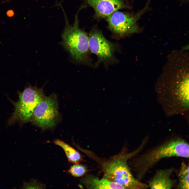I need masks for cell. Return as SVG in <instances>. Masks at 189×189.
<instances>
[{
    "label": "cell",
    "instance_id": "cell-1",
    "mask_svg": "<svg viewBox=\"0 0 189 189\" xmlns=\"http://www.w3.org/2000/svg\"><path fill=\"white\" fill-rule=\"evenodd\" d=\"M189 144L181 137H176L165 141L133 159L130 165L136 178L140 181L161 160L166 158H189Z\"/></svg>",
    "mask_w": 189,
    "mask_h": 189
},
{
    "label": "cell",
    "instance_id": "cell-2",
    "mask_svg": "<svg viewBox=\"0 0 189 189\" xmlns=\"http://www.w3.org/2000/svg\"><path fill=\"white\" fill-rule=\"evenodd\" d=\"M155 88L158 102L166 116H171L188 111V79L157 84Z\"/></svg>",
    "mask_w": 189,
    "mask_h": 189
},
{
    "label": "cell",
    "instance_id": "cell-3",
    "mask_svg": "<svg viewBox=\"0 0 189 189\" xmlns=\"http://www.w3.org/2000/svg\"><path fill=\"white\" fill-rule=\"evenodd\" d=\"M64 16L65 25L61 36V44L71 55L72 57L80 63L88 65L90 51L88 36L86 33L79 27L78 15L82 6L75 16L73 25L69 23L66 15L61 6Z\"/></svg>",
    "mask_w": 189,
    "mask_h": 189
},
{
    "label": "cell",
    "instance_id": "cell-4",
    "mask_svg": "<svg viewBox=\"0 0 189 189\" xmlns=\"http://www.w3.org/2000/svg\"><path fill=\"white\" fill-rule=\"evenodd\" d=\"M120 154L105 162L103 166V177L122 186L124 189H145L147 184L133 176L127 160L132 155Z\"/></svg>",
    "mask_w": 189,
    "mask_h": 189
},
{
    "label": "cell",
    "instance_id": "cell-5",
    "mask_svg": "<svg viewBox=\"0 0 189 189\" xmlns=\"http://www.w3.org/2000/svg\"><path fill=\"white\" fill-rule=\"evenodd\" d=\"M18 94V101L13 102L15 111L11 120L27 122L31 119L35 108L45 96L42 88L30 86L19 92Z\"/></svg>",
    "mask_w": 189,
    "mask_h": 189
},
{
    "label": "cell",
    "instance_id": "cell-6",
    "mask_svg": "<svg viewBox=\"0 0 189 189\" xmlns=\"http://www.w3.org/2000/svg\"><path fill=\"white\" fill-rule=\"evenodd\" d=\"M59 118L57 97L53 94L43 98L34 110L31 119L44 130L54 127Z\"/></svg>",
    "mask_w": 189,
    "mask_h": 189
},
{
    "label": "cell",
    "instance_id": "cell-7",
    "mask_svg": "<svg viewBox=\"0 0 189 189\" xmlns=\"http://www.w3.org/2000/svg\"><path fill=\"white\" fill-rule=\"evenodd\" d=\"M88 36L90 51L97 56L98 62L112 63L116 61L117 44L107 40L96 28L91 30Z\"/></svg>",
    "mask_w": 189,
    "mask_h": 189
},
{
    "label": "cell",
    "instance_id": "cell-8",
    "mask_svg": "<svg viewBox=\"0 0 189 189\" xmlns=\"http://www.w3.org/2000/svg\"><path fill=\"white\" fill-rule=\"evenodd\" d=\"M146 7L136 14L116 11L106 18L110 30L118 36H122L136 32L137 22L145 10Z\"/></svg>",
    "mask_w": 189,
    "mask_h": 189
},
{
    "label": "cell",
    "instance_id": "cell-9",
    "mask_svg": "<svg viewBox=\"0 0 189 189\" xmlns=\"http://www.w3.org/2000/svg\"><path fill=\"white\" fill-rule=\"evenodd\" d=\"M83 0L93 9L98 18H106L116 11L129 7L122 0Z\"/></svg>",
    "mask_w": 189,
    "mask_h": 189
},
{
    "label": "cell",
    "instance_id": "cell-10",
    "mask_svg": "<svg viewBox=\"0 0 189 189\" xmlns=\"http://www.w3.org/2000/svg\"><path fill=\"white\" fill-rule=\"evenodd\" d=\"M175 170L171 167L157 170L149 180L147 184L150 189H171L177 183V181L171 178Z\"/></svg>",
    "mask_w": 189,
    "mask_h": 189
},
{
    "label": "cell",
    "instance_id": "cell-11",
    "mask_svg": "<svg viewBox=\"0 0 189 189\" xmlns=\"http://www.w3.org/2000/svg\"><path fill=\"white\" fill-rule=\"evenodd\" d=\"M81 181L89 189H124L120 185L104 177L99 179L90 175L82 178Z\"/></svg>",
    "mask_w": 189,
    "mask_h": 189
},
{
    "label": "cell",
    "instance_id": "cell-12",
    "mask_svg": "<svg viewBox=\"0 0 189 189\" xmlns=\"http://www.w3.org/2000/svg\"><path fill=\"white\" fill-rule=\"evenodd\" d=\"M54 143L63 149L70 162L76 164L81 160L82 157L80 153L67 144L58 139L55 140Z\"/></svg>",
    "mask_w": 189,
    "mask_h": 189
},
{
    "label": "cell",
    "instance_id": "cell-13",
    "mask_svg": "<svg viewBox=\"0 0 189 189\" xmlns=\"http://www.w3.org/2000/svg\"><path fill=\"white\" fill-rule=\"evenodd\" d=\"M178 182L177 188L180 189H189V166L185 162H182L178 174Z\"/></svg>",
    "mask_w": 189,
    "mask_h": 189
},
{
    "label": "cell",
    "instance_id": "cell-14",
    "mask_svg": "<svg viewBox=\"0 0 189 189\" xmlns=\"http://www.w3.org/2000/svg\"><path fill=\"white\" fill-rule=\"evenodd\" d=\"M68 171L70 174L74 176L79 177L85 174L87 169L83 165L76 164L71 166Z\"/></svg>",
    "mask_w": 189,
    "mask_h": 189
},
{
    "label": "cell",
    "instance_id": "cell-15",
    "mask_svg": "<svg viewBox=\"0 0 189 189\" xmlns=\"http://www.w3.org/2000/svg\"><path fill=\"white\" fill-rule=\"evenodd\" d=\"M44 186L36 181L33 180L29 182L24 183L23 188H43Z\"/></svg>",
    "mask_w": 189,
    "mask_h": 189
}]
</instances>
